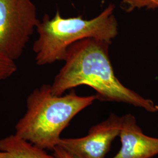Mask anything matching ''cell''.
<instances>
[{"label":"cell","instance_id":"1","mask_svg":"<svg viewBox=\"0 0 158 158\" xmlns=\"http://www.w3.org/2000/svg\"><path fill=\"white\" fill-rule=\"evenodd\" d=\"M111 41L85 38L68 48L64 64L51 85L55 96L85 85L96 91L102 102H123L150 113L158 111V105L125 87L114 73L109 56Z\"/></svg>","mask_w":158,"mask_h":158},{"label":"cell","instance_id":"2","mask_svg":"<svg viewBox=\"0 0 158 158\" xmlns=\"http://www.w3.org/2000/svg\"><path fill=\"white\" fill-rule=\"evenodd\" d=\"M96 99V95L78 96L74 90L55 96L51 85H43L28 96L27 110L15 126V134L43 149L53 150L71 120Z\"/></svg>","mask_w":158,"mask_h":158},{"label":"cell","instance_id":"3","mask_svg":"<svg viewBox=\"0 0 158 158\" xmlns=\"http://www.w3.org/2000/svg\"><path fill=\"white\" fill-rule=\"evenodd\" d=\"M114 10L115 6L110 4L98 16L89 20L81 16L64 18L58 10L52 19L45 14L36 29L39 36L32 48L36 64L44 66L64 61L68 48L85 38L112 42L118 32Z\"/></svg>","mask_w":158,"mask_h":158},{"label":"cell","instance_id":"4","mask_svg":"<svg viewBox=\"0 0 158 158\" xmlns=\"http://www.w3.org/2000/svg\"><path fill=\"white\" fill-rule=\"evenodd\" d=\"M40 22L32 0H0V54L18 59Z\"/></svg>","mask_w":158,"mask_h":158},{"label":"cell","instance_id":"5","mask_svg":"<svg viewBox=\"0 0 158 158\" xmlns=\"http://www.w3.org/2000/svg\"><path fill=\"white\" fill-rule=\"evenodd\" d=\"M123 116L111 114L93 126L88 134L79 138H60L57 146L74 158H104L113 141L120 134Z\"/></svg>","mask_w":158,"mask_h":158},{"label":"cell","instance_id":"6","mask_svg":"<svg viewBox=\"0 0 158 158\" xmlns=\"http://www.w3.org/2000/svg\"><path fill=\"white\" fill-rule=\"evenodd\" d=\"M121 148L112 158H150L158 154V138L145 135L131 114L123 116Z\"/></svg>","mask_w":158,"mask_h":158},{"label":"cell","instance_id":"7","mask_svg":"<svg viewBox=\"0 0 158 158\" xmlns=\"http://www.w3.org/2000/svg\"><path fill=\"white\" fill-rule=\"evenodd\" d=\"M0 151L8 153L10 158H56L15 134L0 139Z\"/></svg>","mask_w":158,"mask_h":158},{"label":"cell","instance_id":"8","mask_svg":"<svg viewBox=\"0 0 158 158\" xmlns=\"http://www.w3.org/2000/svg\"><path fill=\"white\" fill-rule=\"evenodd\" d=\"M121 7L127 12L141 8L156 9L158 8V0H123Z\"/></svg>","mask_w":158,"mask_h":158},{"label":"cell","instance_id":"9","mask_svg":"<svg viewBox=\"0 0 158 158\" xmlns=\"http://www.w3.org/2000/svg\"><path fill=\"white\" fill-rule=\"evenodd\" d=\"M17 70V66L15 61L0 54V81L8 79Z\"/></svg>","mask_w":158,"mask_h":158},{"label":"cell","instance_id":"10","mask_svg":"<svg viewBox=\"0 0 158 158\" xmlns=\"http://www.w3.org/2000/svg\"><path fill=\"white\" fill-rule=\"evenodd\" d=\"M53 155L56 158H74L72 156L66 152L62 148L56 146L54 148Z\"/></svg>","mask_w":158,"mask_h":158},{"label":"cell","instance_id":"11","mask_svg":"<svg viewBox=\"0 0 158 158\" xmlns=\"http://www.w3.org/2000/svg\"><path fill=\"white\" fill-rule=\"evenodd\" d=\"M0 158H10V156L8 153L0 151Z\"/></svg>","mask_w":158,"mask_h":158}]
</instances>
